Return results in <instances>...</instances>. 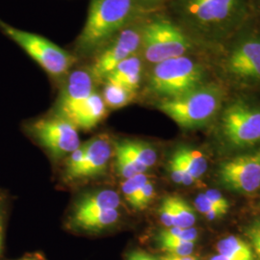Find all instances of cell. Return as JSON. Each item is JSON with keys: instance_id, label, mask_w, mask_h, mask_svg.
<instances>
[{"instance_id": "277c9868", "label": "cell", "mask_w": 260, "mask_h": 260, "mask_svg": "<svg viewBox=\"0 0 260 260\" xmlns=\"http://www.w3.org/2000/svg\"><path fill=\"white\" fill-rule=\"evenodd\" d=\"M0 29L52 77L68 75L76 57L47 38L14 27L0 19Z\"/></svg>"}, {"instance_id": "ffe728a7", "label": "cell", "mask_w": 260, "mask_h": 260, "mask_svg": "<svg viewBox=\"0 0 260 260\" xmlns=\"http://www.w3.org/2000/svg\"><path fill=\"white\" fill-rule=\"evenodd\" d=\"M135 93L136 92L130 91L118 84L105 81L102 96L107 108L120 109L134 100Z\"/></svg>"}, {"instance_id": "f1b7e54d", "label": "cell", "mask_w": 260, "mask_h": 260, "mask_svg": "<svg viewBox=\"0 0 260 260\" xmlns=\"http://www.w3.org/2000/svg\"><path fill=\"white\" fill-rule=\"evenodd\" d=\"M155 196V188L154 184L149 180L145 185L142 187L140 190L139 194L137 196L135 205L133 208L138 209V210H144L148 207L149 203L152 201V199Z\"/></svg>"}, {"instance_id": "7c38bea8", "label": "cell", "mask_w": 260, "mask_h": 260, "mask_svg": "<svg viewBox=\"0 0 260 260\" xmlns=\"http://www.w3.org/2000/svg\"><path fill=\"white\" fill-rule=\"evenodd\" d=\"M90 70H76L68 75L56 103V116L70 121L75 110L94 92Z\"/></svg>"}, {"instance_id": "2e32d148", "label": "cell", "mask_w": 260, "mask_h": 260, "mask_svg": "<svg viewBox=\"0 0 260 260\" xmlns=\"http://www.w3.org/2000/svg\"><path fill=\"white\" fill-rule=\"evenodd\" d=\"M142 74L143 60L137 53L121 62L105 78V81L118 84L130 91L136 92L141 84Z\"/></svg>"}, {"instance_id": "52a82bcc", "label": "cell", "mask_w": 260, "mask_h": 260, "mask_svg": "<svg viewBox=\"0 0 260 260\" xmlns=\"http://www.w3.org/2000/svg\"><path fill=\"white\" fill-rule=\"evenodd\" d=\"M143 24L135 22L123 28L95 54L89 69L95 81H104L112 71L123 60L139 53Z\"/></svg>"}, {"instance_id": "ba28073f", "label": "cell", "mask_w": 260, "mask_h": 260, "mask_svg": "<svg viewBox=\"0 0 260 260\" xmlns=\"http://www.w3.org/2000/svg\"><path fill=\"white\" fill-rule=\"evenodd\" d=\"M29 131L56 159L70 155L81 146L77 127L73 122L56 115L33 121L29 125Z\"/></svg>"}, {"instance_id": "5bb4252c", "label": "cell", "mask_w": 260, "mask_h": 260, "mask_svg": "<svg viewBox=\"0 0 260 260\" xmlns=\"http://www.w3.org/2000/svg\"><path fill=\"white\" fill-rule=\"evenodd\" d=\"M121 205L120 196L113 190H101L80 198L75 204L72 218L82 217L107 209H118Z\"/></svg>"}, {"instance_id": "6da1fadb", "label": "cell", "mask_w": 260, "mask_h": 260, "mask_svg": "<svg viewBox=\"0 0 260 260\" xmlns=\"http://www.w3.org/2000/svg\"><path fill=\"white\" fill-rule=\"evenodd\" d=\"M142 0H91L77 53L95 55L123 28L134 21Z\"/></svg>"}, {"instance_id": "5b68a950", "label": "cell", "mask_w": 260, "mask_h": 260, "mask_svg": "<svg viewBox=\"0 0 260 260\" xmlns=\"http://www.w3.org/2000/svg\"><path fill=\"white\" fill-rule=\"evenodd\" d=\"M191 47V41L183 30L168 19H152L143 24L140 51L150 64L185 55Z\"/></svg>"}, {"instance_id": "cb8c5ba5", "label": "cell", "mask_w": 260, "mask_h": 260, "mask_svg": "<svg viewBox=\"0 0 260 260\" xmlns=\"http://www.w3.org/2000/svg\"><path fill=\"white\" fill-rule=\"evenodd\" d=\"M149 180V177L146 174H138L134 177L125 179L124 182L122 183V186H121L122 194L124 196L125 201L132 207L135 205V202H136L137 196L139 194L140 190Z\"/></svg>"}, {"instance_id": "f546056e", "label": "cell", "mask_w": 260, "mask_h": 260, "mask_svg": "<svg viewBox=\"0 0 260 260\" xmlns=\"http://www.w3.org/2000/svg\"><path fill=\"white\" fill-rule=\"evenodd\" d=\"M159 217L160 221L166 228L174 226V207L172 197H167L162 201L159 207Z\"/></svg>"}, {"instance_id": "8d00e7d4", "label": "cell", "mask_w": 260, "mask_h": 260, "mask_svg": "<svg viewBox=\"0 0 260 260\" xmlns=\"http://www.w3.org/2000/svg\"><path fill=\"white\" fill-rule=\"evenodd\" d=\"M210 260H229L225 256H223L222 254H220V253H218V254H215L213 255L212 257H211V259Z\"/></svg>"}, {"instance_id": "1f68e13d", "label": "cell", "mask_w": 260, "mask_h": 260, "mask_svg": "<svg viewBox=\"0 0 260 260\" xmlns=\"http://www.w3.org/2000/svg\"><path fill=\"white\" fill-rule=\"evenodd\" d=\"M205 195L213 203L214 205H216L217 207H219L221 210H223L224 213L228 212L229 208H230V205L229 202L226 201V199L223 197L220 191L215 190V189H211L208 190L205 193Z\"/></svg>"}, {"instance_id": "7a4b0ae2", "label": "cell", "mask_w": 260, "mask_h": 260, "mask_svg": "<svg viewBox=\"0 0 260 260\" xmlns=\"http://www.w3.org/2000/svg\"><path fill=\"white\" fill-rule=\"evenodd\" d=\"M223 92L220 88L200 86L181 96L162 100L157 108L182 128H198L206 124L221 108Z\"/></svg>"}, {"instance_id": "d590c367", "label": "cell", "mask_w": 260, "mask_h": 260, "mask_svg": "<svg viewBox=\"0 0 260 260\" xmlns=\"http://www.w3.org/2000/svg\"><path fill=\"white\" fill-rule=\"evenodd\" d=\"M158 260H199L195 256H193L192 254L191 255H184V256H181V255H173V254H164L162 255L160 258Z\"/></svg>"}, {"instance_id": "484cf974", "label": "cell", "mask_w": 260, "mask_h": 260, "mask_svg": "<svg viewBox=\"0 0 260 260\" xmlns=\"http://www.w3.org/2000/svg\"><path fill=\"white\" fill-rule=\"evenodd\" d=\"M115 155V167L121 177L127 179L138 174H142L138 167L124 153H122L120 149H116Z\"/></svg>"}, {"instance_id": "9a60e30c", "label": "cell", "mask_w": 260, "mask_h": 260, "mask_svg": "<svg viewBox=\"0 0 260 260\" xmlns=\"http://www.w3.org/2000/svg\"><path fill=\"white\" fill-rule=\"evenodd\" d=\"M106 105L102 94L93 92L73 114L70 121L77 129L89 130L96 126L106 115Z\"/></svg>"}, {"instance_id": "4dcf8cb0", "label": "cell", "mask_w": 260, "mask_h": 260, "mask_svg": "<svg viewBox=\"0 0 260 260\" xmlns=\"http://www.w3.org/2000/svg\"><path fill=\"white\" fill-rule=\"evenodd\" d=\"M246 234L251 240L253 250L260 260V220L250 224L246 230Z\"/></svg>"}, {"instance_id": "9c48e42d", "label": "cell", "mask_w": 260, "mask_h": 260, "mask_svg": "<svg viewBox=\"0 0 260 260\" xmlns=\"http://www.w3.org/2000/svg\"><path fill=\"white\" fill-rule=\"evenodd\" d=\"M222 128L225 139L237 148H246L260 142V108L237 101L223 111Z\"/></svg>"}, {"instance_id": "44dd1931", "label": "cell", "mask_w": 260, "mask_h": 260, "mask_svg": "<svg viewBox=\"0 0 260 260\" xmlns=\"http://www.w3.org/2000/svg\"><path fill=\"white\" fill-rule=\"evenodd\" d=\"M175 152L196 180L206 172L207 160L200 150L189 147H180Z\"/></svg>"}, {"instance_id": "603a6c76", "label": "cell", "mask_w": 260, "mask_h": 260, "mask_svg": "<svg viewBox=\"0 0 260 260\" xmlns=\"http://www.w3.org/2000/svg\"><path fill=\"white\" fill-rule=\"evenodd\" d=\"M157 242L162 251L173 255H191L195 248L194 242L184 241L161 234H158Z\"/></svg>"}, {"instance_id": "7402d4cb", "label": "cell", "mask_w": 260, "mask_h": 260, "mask_svg": "<svg viewBox=\"0 0 260 260\" xmlns=\"http://www.w3.org/2000/svg\"><path fill=\"white\" fill-rule=\"evenodd\" d=\"M174 207V226L189 229L196 223L194 208L185 200L179 197H172Z\"/></svg>"}, {"instance_id": "e0dca14e", "label": "cell", "mask_w": 260, "mask_h": 260, "mask_svg": "<svg viewBox=\"0 0 260 260\" xmlns=\"http://www.w3.org/2000/svg\"><path fill=\"white\" fill-rule=\"evenodd\" d=\"M116 149H120L138 167L142 174L148 169L155 165L157 153L151 145L142 141L126 140L116 145Z\"/></svg>"}, {"instance_id": "ac0fdd59", "label": "cell", "mask_w": 260, "mask_h": 260, "mask_svg": "<svg viewBox=\"0 0 260 260\" xmlns=\"http://www.w3.org/2000/svg\"><path fill=\"white\" fill-rule=\"evenodd\" d=\"M120 217L121 215L118 209H107L78 218H72L71 224L73 228L85 232H100L118 223Z\"/></svg>"}, {"instance_id": "30bf717a", "label": "cell", "mask_w": 260, "mask_h": 260, "mask_svg": "<svg viewBox=\"0 0 260 260\" xmlns=\"http://www.w3.org/2000/svg\"><path fill=\"white\" fill-rule=\"evenodd\" d=\"M219 178L226 188L252 193L260 188V149L232 158L221 164Z\"/></svg>"}, {"instance_id": "836d02e7", "label": "cell", "mask_w": 260, "mask_h": 260, "mask_svg": "<svg viewBox=\"0 0 260 260\" xmlns=\"http://www.w3.org/2000/svg\"><path fill=\"white\" fill-rule=\"evenodd\" d=\"M5 218H6V205L5 201L0 198V254L3 246L4 238V228H5Z\"/></svg>"}, {"instance_id": "4316f807", "label": "cell", "mask_w": 260, "mask_h": 260, "mask_svg": "<svg viewBox=\"0 0 260 260\" xmlns=\"http://www.w3.org/2000/svg\"><path fill=\"white\" fill-rule=\"evenodd\" d=\"M85 144H81V146L78 149H75L74 152H72L67 160L65 169V178L68 181H73V178L75 177L76 172L79 170L83 162L84 155H85Z\"/></svg>"}, {"instance_id": "3957f363", "label": "cell", "mask_w": 260, "mask_h": 260, "mask_svg": "<svg viewBox=\"0 0 260 260\" xmlns=\"http://www.w3.org/2000/svg\"><path fill=\"white\" fill-rule=\"evenodd\" d=\"M203 79L202 66L188 56H179L155 64L148 87L149 92L161 98V101L171 100L195 90Z\"/></svg>"}, {"instance_id": "74e56055", "label": "cell", "mask_w": 260, "mask_h": 260, "mask_svg": "<svg viewBox=\"0 0 260 260\" xmlns=\"http://www.w3.org/2000/svg\"><path fill=\"white\" fill-rule=\"evenodd\" d=\"M145 1L148 2V3H154V2H159L161 0H145Z\"/></svg>"}, {"instance_id": "e575fe53", "label": "cell", "mask_w": 260, "mask_h": 260, "mask_svg": "<svg viewBox=\"0 0 260 260\" xmlns=\"http://www.w3.org/2000/svg\"><path fill=\"white\" fill-rule=\"evenodd\" d=\"M127 260H158L151 254L145 251H132L128 254Z\"/></svg>"}, {"instance_id": "8992f818", "label": "cell", "mask_w": 260, "mask_h": 260, "mask_svg": "<svg viewBox=\"0 0 260 260\" xmlns=\"http://www.w3.org/2000/svg\"><path fill=\"white\" fill-rule=\"evenodd\" d=\"M246 0H183V12L196 27L218 32L239 18Z\"/></svg>"}, {"instance_id": "8fae6325", "label": "cell", "mask_w": 260, "mask_h": 260, "mask_svg": "<svg viewBox=\"0 0 260 260\" xmlns=\"http://www.w3.org/2000/svg\"><path fill=\"white\" fill-rule=\"evenodd\" d=\"M225 67L240 80L260 83V36L251 35L240 40L231 50Z\"/></svg>"}, {"instance_id": "d6986e66", "label": "cell", "mask_w": 260, "mask_h": 260, "mask_svg": "<svg viewBox=\"0 0 260 260\" xmlns=\"http://www.w3.org/2000/svg\"><path fill=\"white\" fill-rule=\"evenodd\" d=\"M218 253L229 260H254L250 244L237 236H228L217 244Z\"/></svg>"}, {"instance_id": "83f0119b", "label": "cell", "mask_w": 260, "mask_h": 260, "mask_svg": "<svg viewBox=\"0 0 260 260\" xmlns=\"http://www.w3.org/2000/svg\"><path fill=\"white\" fill-rule=\"evenodd\" d=\"M159 234L184 240V241L194 242V243L198 238V231L194 228H189V229H182L177 226L166 228L165 230H162Z\"/></svg>"}, {"instance_id": "f35d334b", "label": "cell", "mask_w": 260, "mask_h": 260, "mask_svg": "<svg viewBox=\"0 0 260 260\" xmlns=\"http://www.w3.org/2000/svg\"><path fill=\"white\" fill-rule=\"evenodd\" d=\"M19 260H35V259H33V258H21V259H19Z\"/></svg>"}, {"instance_id": "d4e9b609", "label": "cell", "mask_w": 260, "mask_h": 260, "mask_svg": "<svg viewBox=\"0 0 260 260\" xmlns=\"http://www.w3.org/2000/svg\"><path fill=\"white\" fill-rule=\"evenodd\" d=\"M195 208L200 213L205 215L206 219L209 221H214L224 215L223 210H221L219 207H217L205 195V193H202L194 201Z\"/></svg>"}, {"instance_id": "4fadbf2b", "label": "cell", "mask_w": 260, "mask_h": 260, "mask_svg": "<svg viewBox=\"0 0 260 260\" xmlns=\"http://www.w3.org/2000/svg\"><path fill=\"white\" fill-rule=\"evenodd\" d=\"M83 162L73 181L90 179L103 175L112 156V146L108 137L98 136L85 143Z\"/></svg>"}, {"instance_id": "d6a6232c", "label": "cell", "mask_w": 260, "mask_h": 260, "mask_svg": "<svg viewBox=\"0 0 260 260\" xmlns=\"http://www.w3.org/2000/svg\"><path fill=\"white\" fill-rule=\"evenodd\" d=\"M169 172L173 181L177 184H182L183 180V174L182 171L179 167V164L177 162V158L174 155L170 159L169 161Z\"/></svg>"}]
</instances>
